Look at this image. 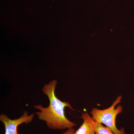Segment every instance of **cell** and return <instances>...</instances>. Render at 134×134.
Wrapping results in <instances>:
<instances>
[{
	"instance_id": "obj_1",
	"label": "cell",
	"mask_w": 134,
	"mask_h": 134,
	"mask_svg": "<svg viewBox=\"0 0 134 134\" xmlns=\"http://www.w3.org/2000/svg\"><path fill=\"white\" fill-rule=\"evenodd\" d=\"M58 82L53 80L46 84L42 88V92L47 96L49 105L47 107H43L41 105L34 106L39 110L36 113L38 119L46 122L47 126L52 130H64L72 128L76 124L70 121L66 117L65 108L68 107L73 111L74 109L68 102H63L57 97L55 89Z\"/></svg>"
},
{
	"instance_id": "obj_2",
	"label": "cell",
	"mask_w": 134,
	"mask_h": 134,
	"mask_svg": "<svg viewBox=\"0 0 134 134\" xmlns=\"http://www.w3.org/2000/svg\"><path fill=\"white\" fill-rule=\"evenodd\" d=\"M122 96H118L112 104L108 108L104 110H99L93 108L90 111L92 117L97 122L105 125L114 134H126L123 128L119 129L116 125V118L117 115L123 111L122 106L115 107L121 103Z\"/></svg>"
},
{
	"instance_id": "obj_3",
	"label": "cell",
	"mask_w": 134,
	"mask_h": 134,
	"mask_svg": "<svg viewBox=\"0 0 134 134\" xmlns=\"http://www.w3.org/2000/svg\"><path fill=\"white\" fill-rule=\"evenodd\" d=\"M34 117L33 113L29 115L28 112L24 111L23 114L21 117L14 120L9 119L6 114H1L0 121L3 123L5 126V134H23L18 133V127L23 123L28 124L30 123L33 120Z\"/></svg>"
},
{
	"instance_id": "obj_4",
	"label": "cell",
	"mask_w": 134,
	"mask_h": 134,
	"mask_svg": "<svg viewBox=\"0 0 134 134\" xmlns=\"http://www.w3.org/2000/svg\"><path fill=\"white\" fill-rule=\"evenodd\" d=\"M83 122L74 134H96L95 120L87 113L82 114Z\"/></svg>"
},
{
	"instance_id": "obj_5",
	"label": "cell",
	"mask_w": 134,
	"mask_h": 134,
	"mask_svg": "<svg viewBox=\"0 0 134 134\" xmlns=\"http://www.w3.org/2000/svg\"><path fill=\"white\" fill-rule=\"evenodd\" d=\"M94 123L96 134H114L108 128L100 122L95 120Z\"/></svg>"
},
{
	"instance_id": "obj_6",
	"label": "cell",
	"mask_w": 134,
	"mask_h": 134,
	"mask_svg": "<svg viewBox=\"0 0 134 134\" xmlns=\"http://www.w3.org/2000/svg\"><path fill=\"white\" fill-rule=\"evenodd\" d=\"M75 132V129L72 128L68 129L66 132L61 134H74Z\"/></svg>"
}]
</instances>
